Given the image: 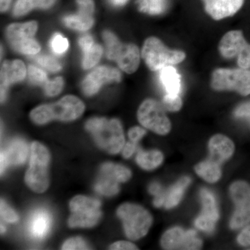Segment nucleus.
Returning <instances> with one entry per match:
<instances>
[{
  "mask_svg": "<svg viewBox=\"0 0 250 250\" xmlns=\"http://www.w3.org/2000/svg\"><path fill=\"white\" fill-rule=\"evenodd\" d=\"M63 80L62 77H58L52 80H48L43 85L45 94L48 96H56L62 91L63 88Z\"/></svg>",
  "mask_w": 250,
  "mask_h": 250,
  "instance_id": "c9c22d12",
  "label": "nucleus"
},
{
  "mask_svg": "<svg viewBox=\"0 0 250 250\" xmlns=\"http://www.w3.org/2000/svg\"><path fill=\"white\" fill-rule=\"evenodd\" d=\"M51 216L48 212L44 209L36 210L29 220V232L35 239L41 240L47 236L50 229Z\"/></svg>",
  "mask_w": 250,
  "mask_h": 250,
  "instance_id": "6ab92c4d",
  "label": "nucleus"
},
{
  "mask_svg": "<svg viewBox=\"0 0 250 250\" xmlns=\"http://www.w3.org/2000/svg\"><path fill=\"white\" fill-rule=\"evenodd\" d=\"M28 146L24 140L16 139L8 144L7 147L1 152V174L10 165H22L27 159Z\"/></svg>",
  "mask_w": 250,
  "mask_h": 250,
  "instance_id": "f8f14e48",
  "label": "nucleus"
},
{
  "mask_svg": "<svg viewBox=\"0 0 250 250\" xmlns=\"http://www.w3.org/2000/svg\"><path fill=\"white\" fill-rule=\"evenodd\" d=\"M237 241L241 246H250V225L244 227V229L238 235Z\"/></svg>",
  "mask_w": 250,
  "mask_h": 250,
  "instance_id": "49530a36",
  "label": "nucleus"
},
{
  "mask_svg": "<svg viewBox=\"0 0 250 250\" xmlns=\"http://www.w3.org/2000/svg\"><path fill=\"white\" fill-rule=\"evenodd\" d=\"M36 61L41 66L44 67L49 71L57 72L62 70V65L60 62L50 56H39L36 59Z\"/></svg>",
  "mask_w": 250,
  "mask_h": 250,
  "instance_id": "473e14b6",
  "label": "nucleus"
},
{
  "mask_svg": "<svg viewBox=\"0 0 250 250\" xmlns=\"http://www.w3.org/2000/svg\"><path fill=\"white\" fill-rule=\"evenodd\" d=\"M103 39L106 44V56L110 60H116L117 54L119 52L123 43L110 31H105L103 33Z\"/></svg>",
  "mask_w": 250,
  "mask_h": 250,
  "instance_id": "c85d7f7f",
  "label": "nucleus"
},
{
  "mask_svg": "<svg viewBox=\"0 0 250 250\" xmlns=\"http://www.w3.org/2000/svg\"><path fill=\"white\" fill-rule=\"evenodd\" d=\"M26 75L27 68L22 61H6L3 62L1 70V103L6 100L9 85L22 82L25 78Z\"/></svg>",
  "mask_w": 250,
  "mask_h": 250,
  "instance_id": "9b49d317",
  "label": "nucleus"
},
{
  "mask_svg": "<svg viewBox=\"0 0 250 250\" xmlns=\"http://www.w3.org/2000/svg\"><path fill=\"white\" fill-rule=\"evenodd\" d=\"M136 149H137V145L136 143H133L131 141V142L126 143V145H125L123 149V156L126 159H129L136 152Z\"/></svg>",
  "mask_w": 250,
  "mask_h": 250,
  "instance_id": "8fccbe9b",
  "label": "nucleus"
},
{
  "mask_svg": "<svg viewBox=\"0 0 250 250\" xmlns=\"http://www.w3.org/2000/svg\"><path fill=\"white\" fill-rule=\"evenodd\" d=\"M83 58L82 65L83 68H93L101 59L103 54V47L98 44H94L90 49L83 52Z\"/></svg>",
  "mask_w": 250,
  "mask_h": 250,
  "instance_id": "7c9ffc66",
  "label": "nucleus"
},
{
  "mask_svg": "<svg viewBox=\"0 0 250 250\" xmlns=\"http://www.w3.org/2000/svg\"><path fill=\"white\" fill-rule=\"evenodd\" d=\"M205 11L215 21L231 17L241 9L244 0H203Z\"/></svg>",
  "mask_w": 250,
  "mask_h": 250,
  "instance_id": "ddd939ff",
  "label": "nucleus"
},
{
  "mask_svg": "<svg viewBox=\"0 0 250 250\" xmlns=\"http://www.w3.org/2000/svg\"><path fill=\"white\" fill-rule=\"evenodd\" d=\"M162 104L152 99L145 100L138 110V119L144 127L156 134L166 135L171 129L170 122Z\"/></svg>",
  "mask_w": 250,
  "mask_h": 250,
  "instance_id": "6e6552de",
  "label": "nucleus"
},
{
  "mask_svg": "<svg viewBox=\"0 0 250 250\" xmlns=\"http://www.w3.org/2000/svg\"><path fill=\"white\" fill-rule=\"evenodd\" d=\"M85 127L93 136L99 147L110 154H118L125 146V135L121 122L93 118L87 122Z\"/></svg>",
  "mask_w": 250,
  "mask_h": 250,
  "instance_id": "f03ea898",
  "label": "nucleus"
},
{
  "mask_svg": "<svg viewBox=\"0 0 250 250\" xmlns=\"http://www.w3.org/2000/svg\"><path fill=\"white\" fill-rule=\"evenodd\" d=\"M11 0H0V7L1 12H5L9 9Z\"/></svg>",
  "mask_w": 250,
  "mask_h": 250,
  "instance_id": "603ef678",
  "label": "nucleus"
},
{
  "mask_svg": "<svg viewBox=\"0 0 250 250\" xmlns=\"http://www.w3.org/2000/svg\"><path fill=\"white\" fill-rule=\"evenodd\" d=\"M77 3L80 8L79 11L93 16L95 11V4L93 0H77Z\"/></svg>",
  "mask_w": 250,
  "mask_h": 250,
  "instance_id": "a18cd8bd",
  "label": "nucleus"
},
{
  "mask_svg": "<svg viewBox=\"0 0 250 250\" xmlns=\"http://www.w3.org/2000/svg\"><path fill=\"white\" fill-rule=\"evenodd\" d=\"M146 134V131L140 126H134L129 129L128 136L131 142L137 143Z\"/></svg>",
  "mask_w": 250,
  "mask_h": 250,
  "instance_id": "c03bdc74",
  "label": "nucleus"
},
{
  "mask_svg": "<svg viewBox=\"0 0 250 250\" xmlns=\"http://www.w3.org/2000/svg\"><path fill=\"white\" fill-rule=\"evenodd\" d=\"M6 231V228L4 226V225H1V233H4Z\"/></svg>",
  "mask_w": 250,
  "mask_h": 250,
  "instance_id": "5fc2aeb1",
  "label": "nucleus"
},
{
  "mask_svg": "<svg viewBox=\"0 0 250 250\" xmlns=\"http://www.w3.org/2000/svg\"><path fill=\"white\" fill-rule=\"evenodd\" d=\"M110 4L113 5V6H116V7H120V6H124L128 0H108Z\"/></svg>",
  "mask_w": 250,
  "mask_h": 250,
  "instance_id": "864d4df0",
  "label": "nucleus"
},
{
  "mask_svg": "<svg viewBox=\"0 0 250 250\" xmlns=\"http://www.w3.org/2000/svg\"><path fill=\"white\" fill-rule=\"evenodd\" d=\"M250 223V207H238L230 220V228L238 229L244 228Z\"/></svg>",
  "mask_w": 250,
  "mask_h": 250,
  "instance_id": "c756f323",
  "label": "nucleus"
},
{
  "mask_svg": "<svg viewBox=\"0 0 250 250\" xmlns=\"http://www.w3.org/2000/svg\"><path fill=\"white\" fill-rule=\"evenodd\" d=\"M190 182L191 179L190 177H182L166 192V201L164 204L166 208L170 209L179 205V202L182 200L186 189L188 187Z\"/></svg>",
  "mask_w": 250,
  "mask_h": 250,
  "instance_id": "412c9836",
  "label": "nucleus"
},
{
  "mask_svg": "<svg viewBox=\"0 0 250 250\" xmlns=\"http://www.w3.org/2000/svg\"><path fill=\"white\" fill-rule=\"evenodd\" d=\"M62 250H88L90 249L86 242L80 237L71 238L65 242L62 248Z\"/></svg>",
  "mask_w": 250,
  "mask_h": 250,
  "instance_id": "ea45409f",
  "label": "nucleus"
},
{
  "mask_svg": "<svg viewBox=\"0 0 250 250\" xmlns=\"http://www.w3.org/2000/svg\"><path fill=\"white\" fill-rule=\"evenodd\" d=\"M215 90H233L243 96L250 95V69H217L212 75Z\"/></svg>",
  "mask_w": 250,
  "mask_h": 250,
  "instance_id": "0eeeda50",
  "label": "nucleus"
},
{
  "mask_svg": "<svg viewBox=\"0 0 250 250\" xmlns=\"http://www.w3.org/2000/svg\"><path fill=\"white\" fill-rule=\"evenodd\" d=\"M14 49L22 54H27V55H35L40 52L41 45L34 38H32V39L18 44Z\"/></svg>",
  "mask_w": 250,
  "mask_h": 250,
  "instance_id": "2f4dec72",
  "label": "nucleus"
},
{
  "mask_svg": "<svg viewBox=\"0 0 250 250\" xmlns=\"http://www.w3.org/2000/svg\"><path fill=\"white\" fill-rule=\"evenodd\" d=\"M159 78L166 94L180 95L182 86V77L173 65H168L161 69Z\"/></svg>",
  "mask_w": 250,
  "mask_h": 250,
  "instance_id": "aec40b11",
  "label": "nucleus"
},
{
  "mask_svg": "<svg viewBox=\"0 0 250 250\" xmlns=\"http://www.w3.org/2000/svg\"><path fill=\"white\" fill-rule=\"evenodd\" d=\"M215 223V220L202 213L197 217L195 222V226L198 229L208 233L214 231Z\"/></svg>",
  "mask_w": 250,
  "mask_h": 250,
  "instance_id": "4c0bfd02",
  "label": "nucleus"
},
{
  "mask_svg": "<svg viewBox=\"0 0 250 250\" xmlns=\"http://www.w3.org/2000/svg\"><path fill=\"white\" fill-rule=\"evenodd\" d=\"M136 161L141 168L152 170L161 166L164 161V155L158 150H139Z\"/></svg>",
  "mask_w": 250,
  "mask_h": 250,
  "instance_id": "b1692460",
  "label": "nucleus"
},
{
  "mask_svg": "<svg viewBox=\"0 0 250 250\" xmlns=\"http://www.w3.org/2000/svg\"><path fill=\"white\" fill-rule=\"evenodd\" d=\"M247 44L248 42L241 31H230L220 41L219 50L224 58H237Z\"/></svg>",
  "mask_w": 250,
  "mask_h": 250,
  "instance_id": "2eb2a0df",
  "label": "nucleus"
},
{
  "mask_svg": "<svg viewBox=\"0 0 250 250\" xmlns=\"http://www.w3.org/2000/svg\"><path fill=\"white\" fill-rule=\"evenodd\" d=\"M38 29L35 21L25 23H15L11 24L6 30V36L10 45L14 48L18 44L32 39Z\"/></svg>",
  "mask_w": 250,
  "mask_h": 250,
  "instance_id": "a211bd4d",
  "label": "nucleus"
},
{
  "mask_svg": "<svg viewBox=\"0 0 250 250\" xmlns=\"http://www.w3.org/2000/svg\"><path fill=\"white\" fill-rule=\"evenodd\" d=\"M195 172L208 183L218 182L222 174L220 164L210 159L197 164L195 167Z\"/></svg>",
  "mask_w": 250,
  "mask_h": 250,
  "instance_id": "4be33fe9",
  "label": "nucleus"
},
{
  "mask_svg": "<svg viewBox=\"0 0 250 250\" xmlns=\"http://www.w3.org/2000/svg\"><path fill=\"white\" fill-rule=\"evenodd\" d=\"M142 57L151 70L158 71L168 65L180 63L186 59V54L182 51L168 49L157 38L150 37L145 41Z\"/></svg>",
  "mask_w": 250,
  "mask_h": 250,
  "instance_id": "39448f33",
  "label": "nucleus"
},
{
  "mask_svg": "<svg viewBox=\"0 0 250 250\" xmlns=\"http://www.w3.org/2000/svg\"><path fill=\"white\" fill-rule=\"evenodd\" d=\"M112 163H106L102 166L100 174L95 185L98 193L104 196L111 197L119 192V183L114 172Z\"/></svg>",
  "mask_w": 250,
  "mask_h": 250,
  "instance_id": "4468645a",
  "label": "nucleus"
},
{
  "mask_svg": "<svg viewBox=\"0 0 250 250\" xmlns=\"http://www.w3.org/2000/svg\"><path fill=\"white\" fill-rule=\"evenodd\" d=\"M140 58L137 46L134 44L123 43L115 61L122 70L128 74H132L139 66Z\"/></svg>",
  "mask_w": 250,
  "mask_h": 250,
  "instance_id": "f3484780",
  "label": "nucleus"
},
{
  "mask_svg": "<svg viewBox=\"0 0 250 250\" xmlns=\"http://www.w3.org/2000/svg\"><path fill=\"white\" fill-rule=\"evenodd\" d=\"M234 116L238 119L248 121L250 125V101L239 105L234 111Z\"/></svg>",
  "mask_w": 250,
  "mask_h": 250,
  "instance_id": "37998d69",
  "label": "nucleus"
},
{
  "mask_svg": "<svg viewBox=\"0 0 250 250\" xmlns=\"http://www.w3.org/2000/svg\"><path fill=\"white\" fill-rule=\"evenodd\" d=\"M141 12L152 16L164 14L167 8V0H138Z\"/></svg>",
  "mask_w": 250,
  "mask_h": 250,
  "instance_id": "cd10ccee",
  "label": "nucleus"
},
{
  "mask_svg": "<svg viewBox=\"0 0 250 250\" xmlns=\"http://www.w3.org/2000/svg\"><path fill=\"white\" fill-rule=\"evenodd\" d=\"M202 245L195 231H185L179 227L167 230L161 238V246L166 250H198Z\"/></svg>",
  "mask_w": 250,
  "mask_h": 250,
  "instance_id": "1a4fd4ad",
  "label": "nucleus"
},
{
  "mask_svg": "<svg viewBox=\"0 0 250 250\" xmlns=\"http://www.w3.org/2000/svg\"><path fill=\"white\" fill-rule=\"evenodd\" d=\"M28 76L31 83L44 85L47 82V74L39 67L30 65L28 68Z\"/></svg>",
  "mask_w": 250,
  "mask_h": 250,
  "instance_id": "e433bc0d",
  "label": "nucleus"
},
{
  "mask_svg": "<svg viewBox=\"0 0 250 250\" xmlns=\"http://www.w3.org/2000/svg\"><path fill=\"white\" fill-rule=\"evenodd\" d=\"M149 191L152 195L156 197L163 193L164 190H163V188L161 187L160 184L157 183V182H153V183L151 184V185L149 186Z\"/></svg>",
  "mask_w": 250,
  "mask_h": 250,
  "instance_id": "3c124183",
  "label": "nucleus"
},
{
  "mask_svg": "<svg viewBox=\"0 0 250 250\" xmlns=\"http://www.w3.org/2000/svg\"><path fill=\"white\" fill-rule=\"evenodd\" d=\"M230 195L236 207H250V185L247 182L238 181L233 183Z\"/></svg>",
  "mask_w": 250,
  "mask_h": 250,
  "instance_id": "5701e85b",
  "label": "nucleus"
},
{
  "mask_svg": "<svg viewBox=\"0 0 250 250\" xmlns=\"http://www.w3.org/2000/svg\"><path fill=\"white\" fill-rule=\"evenodd\" d=\"M200 198L203 206L202 214L207 215L216 222L218 221L219 210L216 197L214 194L208 189L203 188L200 191Z\"/></svg>",
  "mask_w": 250,
  "mask_h": 250,
  "instance_id": "bb28decb",
  "label": "nucleus"
},
{
  "mask_svg": "<svg viewBox=\"0 0 250 250\" xmlns=\"http://www.w3.org/2000/svg\"><path fill=\"white\" fill-rule=\"evenodd\" d=\"M68 47L69 43L67 39L58 33L54 34L51 40V47L54 54L62 55L66 52Z\"/></svg>",
  "mask_w": 250,
  "mask_h": 250,
  "instance_id": "72a5a7b5",
  "label": "nucleus"
},
{
  "mask_svg": "<svg viewBox=\"0 0 250 250\" xmlns=\"http://www.w3.org/2000/svg\"><path fill=\"white\" fill-rule=\"evenodd\" d=\"M113 172L120 183L127 182L131 177V172L129 168L118 164L113 165Z\"/></svg>",
  "mask_w": 250,
  "mask_h": 250,
  "instance_id": "79ce46f5",
  "label": "nucleus"
},
{
  "mask_svg": "<svg viewBox=\"0 0 250 250\" xmlns=\"http://www.w3.org/2000/svg\"><path fill=\"white\" fill-rule=\"evenodd\" d=\"M1 217L6 223H16L19 220L18 213L4 200H1L0 204Z\"/></svg>",
  "mask_w": 250,
  "mask_h": 250,
  "instance_id": "58836bf2",
  "label": "nucleus"
},
{
  "mask_svg": "<svg viewBox=\"0 0 250 250\" xmlns=\"http://www.w3.org/2000/svg\"><path fill=\"white\" fill-rule=\"evenodd\" d=\"M101 202L97 199L78 195L70 203L72 215L68 220L70 228H92L102 217Z\"/></svg>",
  "mask_w": 250,
  "mask_h": 250,
  "instance_id": "423d86ee",
  "label": "nucleus"
},
{
  "mask_svg": "<svg viewBox=\"0 0 250 250\" xmlns=\"http://www.w3.org/2000/svg\"><path fill=\"white\" fill-rule=\"evenodd\" d=\"M29 168L25 174V182L34 192H45L49 187L48 166L50 154L41 143L31 144Z\"/></svg>",
  "mask_w": 250,
  "mask_h": 250,
  "instance_id": "7ed1b4c3",
  "label": "nucleus"
},
{
  "mask_svg": "<svg viewBox=\"0 0 250 250\" xmlns=\"http://www.w3.org/2000/svg\"><path fill=\"white\" fill-rule=\"evenodd\" d=\"M237 62L239 67L250 69V44H247L237 57Z\"/></svg>",
  "mask_w": 250,
  "mask_h": 250,
  "instance_id": "a19ab883",
  "label": "nucleus"
},
{
  "mask_svg": "<svg viewBox=\"0 0 250 250\" xmlns=\"http://www.w3.org/2000/svg\"><path fill=\"white\" fill-rule=\"evenodd\" d=\"M210 159L221 164L231 157L235 150L234 144L228 136L217 134L208 143Z\"/></svg>",
  "mask_w": 250,
  "mask_h": 250,
  "instance_id": "dca6fc26",
  "label": "nucleus"
},
{
  "mask_svg": "<svg viewBox=\"0 0 250 250\" xmlns=\"http://www.w3.org/2000/svg\"><path fill=\"white\" fill-rule=\"evenodd\" d=\"M121 73L119 70L112 67L100 66L87 75L82 82V89L88 96L98 93L104 84L109 82H120Z\"/></svg>",
  "mask_w": 250,
  "mask_h": 250,
  "instance_id": "9d476101",
  "label": "nucleus"
},
{
  "mask_svg": "<svg viewBox=\"0 0 250 250\" xmlns=\"http://www.w3.org/2000/svg\"><path fill=\"white\" fill-rule=\"evenodd\" d=\"M63 22L70 29L85 31L92 27L94 21L92 15L79 11L78 14L65 16L63 18Z\"/></svg>",
  "mask_w": 250,
  "mask_h": 250,
  "instance_id": "393cba45",
  "label": "nucleus"
},
{
  "mask_svg": "<svg viewBox=\"0 0 250 250\" xmlns=\"http://www.w3.org/2000/svg\"><path fill=\"white\" fill-rule=\"evenodd\" d=\"M126 237L132 241L143 238L152 226V217L146 208L135 204L125 203L118 208Z\"/></svg>",
  "mask_w": 250,
  "mask_h": 250,
  "instance_id": "20e7f679",
  "label": "nucleus"
},
{
  "mask_svg": "<svg viewBox=\"0 0 250 250\" xmlns=\"http://www.w3.org/2000/svg\"><path fill=\"white\" fill-rule=\"evenodd\" d=\"M56 0H18L14 9L15 16H22L28 14L31 10L49 9L53 6Z\"/></svg>",
  "mask_w": 250,
  "mask_h": 250,
  "instance_id": "a878e982",
  "label": "nucleus"
},
{
  "mask_svg": "<svg viewBox=\"0 0 250 250\" xmlns=\"http://www.w3.org/2000/svg\"><path fill=\"white\" fill-rule=\"evenodd\" d=\"M84 109V104L80 99L73 95H67L57 103L34 108L31 112L30 118L38 125L46 124L54 120L72 121L80 118Z\"/></svg>",
  "mask_w": 250,
  "mask_h": 250,
  "instance_id": "f257e3e1",
  "label": "nucleus"
},
{
  "mask_svg": "<svg viewBox=\"0 0 250 250\" xmlns=\"http://www.w3.org/2000/svg\"><path fill=\"white\" fill-rule=\"evenodd\" d=\"M162 105L167 111H178L182 106V100L180 95H172L165 94L163 98Z\"/></svg>",
  "mask_w": 250,
  "mask_h": 250,
  "instance_id": "f704fd0d",
  "label": "nucleus"
},
{
  "mask_svg": "<svg viewBox=\"0 0 250 250\" xmlns=\"http://www.w3.org/2000/svg\"><path fill=\"white\" fill-rule=\"evenodd\" d=\"M79 44H80L82 52H83L90 49L95 44V42H94L93 37L91 36L85 35L80 38Z\"/></svg>",
  "mask_w": 250,
  "mask_h": 250,
  "instance_id": "09e8293b",
  "label": "nucleus"
},
{
  "mask_svg": "<svg viewBox=\"0 0 250 250\" xmlns=\"http://www.w3.org/2000/svg\"><path fill=\"white\" fill-rule=\"evenodd\" d=\"M110 249L114 250H138L137 247L134 243L128 241H118L113 243L110 247Z\"/></svg>",
  "mask_w": 250,
  "mask_h": 250,
  "instance_id": "de8ad7c7",
  "label": "nucleus"
}]
</instances>
